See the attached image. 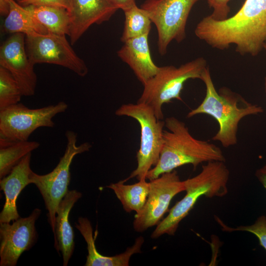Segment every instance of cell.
<instances>
[{
  "mask_svg": "<svg viewBox=\"0 0 266 266\" xmlns=\"http://www.w3.org/2000/svg\"><path fill=\"white\" fill-rule=\"evenodd\" d=\"M195 35L219 50L235 46L242 55H257L266 43V0H245L233 15L222 21L209 16L197 24Z\"/></svg>",
  "mask_w": 266,
  "mask_h": 266,
  "instance_id": "6da1fadb",
  "label": "cell"
},
{
  "mask_svg": "<svg viewBox=\"0 0 266 266\" xmlns=\"http://www.w3.org/2000/svg\"><path fill=\"white\" fill-rule=\"evenodd\" d=\"M164 130L163 144L157 164L147 173L149 181L186 165L195 169L199 165L211 161L225 162L221 149L214 144L197 139L182 121L174 116L167 117Z\"/></svg>",
  "mask_w": 266,
  "mask_h": 266,
  "instance_id": "7a4b0ae2",
  "label": "cell"
},
{
  "mask_svg": "<svg viewBox=\"0 0 266 266\" xmlns=\"http://www.w3.org/2000/svg\"><path fill=\"white\" fill-rule=\"evenodd\" d=\"M200 80L206 87L205 96L198 107L188 112L187 117L199 114L212 117L217 122L219 130L212 139L226 148L236 145L241 120L246 116L263 113V107L248 102L227 88L223 87L217 91L208 66L202 73Z\"/></svg>",
  "mask_w": 266,
  "mask_h": 266,
  "instance_id": "3957f363",
  "label": "cell"
},
{
  "mask_svg": "<svg viewBox=\"0 0 266 266\" xmlns=\"http://www.w3.org/2000/svg\"><path fill=\"white\" fill-rule=\"evenodd\" d=\"M229 178L230 171L225 162L211 161L202 165L199 174L184 180L185 195L157 225L151 237L156 239L166 234L174 235L179 223L189 214L199 198L223 197L228 194Z\"/></svg>",
  "mask_w": 266,
  "mask_h": 266,
  "instance_id": "277c9868",
  "label": "cell"
},
{
  "mask_svg": "<svg viewBox=\"0 0 266 266\" xmlns=\"http://www.w3.org/2000/svg\"><path fill=\"white\" fill-rule=\"evenodd\" d=\"M203 57L184 64L179 67L166 66H159L157 73L144 85L137 103L145 104L154 111L157 118L164 119L162 106L172 100L182 101L181 91L185 83L189 79H201L207 67Z\"/></svg>",
  "mask_w": 266,
  "mask_h": 266,
  "instance_id": "5b68a950",
  "label": "cell"
},
{
  "mask_svg": "<svg viewBox=\"0 0 266 266\" xmlns=\"http://www.w3.org/2000/svg\"><path fill=\"white\" fill-rule=\"evenodd\" d=\"M119 116H127L135 120L140 128V147L136 153L137 166L123 181L135 178L146 180L148 172L158 163L163 144L165 122L157 118L153 110L141 103L121 105L115 111Z\"/></svg>",
  "mask_w": 266,
  "mask_h": 266,
  "instance_id": "8992f818",
  "label": "cell"
},
{
  "mask_svg": "<svg viewBox=\"0 0 266 266\" xmlns=\"http://www.w3.org/2000/svg\"><path fill=\"white\" fill-rule=\"evenodd\" d=\"M65 135L67 143L65 153L53 170L44 175L32 170L30 176L31 183L36 186L42 196L54 239L56 211L59 203L68 191L72 161L76 155L88 151L92 147L88 142L77 145V133L72 131H67Z\"/></svg>",
  "mask_w": 266,
  "mask_h": 266,
  "instance_id": "52a82bcc",
  "label": "cell"
},
{
  "mask_svg": "<svg viewBox=\"0 0 266 266\" xmlns=\"http://www.w3.org/2000/svg\"><path fill=\"white\" fill-rule=\"evenodd\" d=\"M67 107V103L63 101L35 109L19 102L0 110V148L28 140L39 128L54 127L53 118L66 111Z\"/></svg>",
  "mask_w": 266,
  "mask_h": 266,
  "instance_id": "ba28073f",
  "label": "cell"
},
{
  "mask_svg": "<svg viewBox=\"0 0 266 266\" xmlns=\"http://www.w3.org/2000/svg\"><path fill=\"white\" fill-rule=\"evenodd\" d=\"M198 0H146L141 5L157 28L160 55L166 53L172 40L180 43L185 38L189 14Z\"/></svg>",
  "mask_w": 266,
  "mask_h": 266,
  "instance_id": "9c48e42d",
  "label": "cell"
},
{
  "mask_svg": "<svg viewBox=\"0 0 266 266\" xmlns=\"http://www.w3.org/2000/svg\"><path fill=\"white\" fill-rule=\"evenodd\" d=\"M25 47L34 65L39 63L59 65L81 77L88 72L85 62L76 54L65 35L48 32L45 34L25 35Z\"/></svg>",
  "mask_w": 266,
  "mask_h": 266,
  "instance_id": "30bf717a",
  "label": "cell"
},
{
  "mask_svg": "<svg viewBox=\"0 0 266 266\" xmlns=\"http://www.w3.org/2000/svg\"><path fill=\"white\" fill-rule=\"evenodd\" d=\"M150 190L142 209L134 216L133 227L135 231L142 233L157 225L168 211L172 199L185 191L184 181L180 180L174 170L149 181Z\"/></svg>",
  "mask_w": 266,
  "mask_h": 266,
  "instance_id": "8fae6325",
  "label": "cell"
},
{
  "mask_svg": "<svg viewBox=\"0 0 266 266\" xmlns=\"http://www.w3.org/2000/svg\"><path fill=\"white\" fill-rule=\"evenodd\" d=\"M35 208L27 217L12 223H0V266H15L22 254L29 250L37 240L35 224L41 214Z\"/></svg>",
  "mask_w": 266,
  "mask_h": 266,
  "instance_id": "7c38bea8",
  "label": "cell"
},
{
  "mask_svg": "<svg viewBox=\"0 0 266 266\" xmlns=\"http://www.w3.org/2000/svg\"><path fill=\"white\" fill-rule=\"evenodd\" d=\"M25 47V35L12 34L0 48V66L6 69L18 82L23 95H34L37 76Z\"/></svg>",
  "mask_w": 266,
  "mask_h": 266,
  "instance_id": "4fadbf2b",
  "label": "cell"
},
{
  "mask_svg": "<svg viewBox=\"0 0 266 266\" xmlns=\"http://www.w3.org/2000/svg\"><path fill=\"white\" fill-rule=\"evenodd\" d=\"M118 10L107 0H71V44H75L92 25L108 21Z\"/></svg>",
  "mask_w": 266,
  "mask_h": 266,
  "instance_id": "5bb4252c",
  "label": "cell"
},
{
  "mask_svg": "<svg viewBox=\"0 0 266 266\" xmlns=\"http://www.w3.org/2000/svg\"><path fill=\"white\" fill-rule=\"evenodd\" d=\"M31 156L32 153L25 156L8 174L0 179V189L4 194L5 202L0 213V223H10L20 217L16 201L22 191L31 184Z\"/></svg>",
  "mask_w": 266,
  "mask_h": 266,
  "instance_id": "9a60e30c",
  "label": "cell"
},
{
  "mask_svg": "<svg viewBox=\"0 0 266 266\" xmlns=\"http://www.w3.org/2000/svg\"><path fill=\"white\" fill-rule=\"evenodd\" d=\"M148 36L149 34H147L129 39L117 52L118 56L130 66L143 85L159 69L152 59Z\"/></svg>",
  "mask_w": 266,
  "mask_h": 266,
  "instance_id": "2e32d148",
  "label": "cell"
},
{
  "mask_svg": "<svg viewBox=\"0 0 266 266\" xmlns=\"http://www.w3.org/2000/svg\"><path fill=\"white\" fill-rule=\"evenodd\" d=\"M75 226L80 232L87 243L88 255L85 266H128L131 257L141 253V248L144 239L142 236L137 237L134 243L122 253L113 256L102 255L98 251L95 245L91 222L86 217L78 219Z\"/></svg>",
  "mask_w": 266,
  "mask_h": 266,
  "instance_id": "e0dca14e",
  "label": "cell"
},
{
  "mask_svg": "<svg viewBox=\"0 0 266 266\" xmlns=\"http://www.w3.org/2000/svg\"><path fill=\"white\" fill-rule=\"evenodd\" d=\"M81 197L82 193L77 190H68L59 203L56 211L54 246L58 253L61 251L64 266L68 265L75 246L74 232L69 223V215Z\"/></svg>",
  "mask_w": 266,
  "mask_h": 266,
  "instance_id": "ac0fdd59",
  "label": "cell"
},
{
  "mask_svg": "<svg viewBox=\"0 0 266 266\" xmlns=\"http://www.w3.org/2000/svg\"><path fill=\"white\" fill-rule=\"evenodd\" d=\"M9 12L3 24V30L7 33H22L25 35L45 34L47 30L14 0H9Z\"/></svg>",
  "mask_w": 266,
  "mask_h": 266,
  "instance_id": "d6986e66",
  "label": "cell"
},
{
  "mask_svg": "<svg viewBox=\"0 0 266 266\" xmlns=\"http://www.w3.org/2000/svg\"><path fill=\"white\" fill-rule=\"evenodd\" d=\"M24 7L48 32L69 36L70 16L67 9L61 7L33 5Z\"/></svg>",
  "mask_w": 266,
  "mask_h": 266,
  "instance_id": "ffe728a7",
  "label": "cell"
},
{
  "mask_svg": "<svg viewBox=\"0 0 266 266\" xmlns=\"http://www.w3.org/2000/svg\"><path fill=\"white\" fill-rule=\"evenodd\" d=\"M123 180L111 183L106 187L113 191L121 202L124 210L128 213L140 211L143 208L150 190V182L146 180L130 185Z\"/></svg>",
  "mask_w": 266,
  "mask_h": 266,
  "instance_id": "44dd1931",
  "label": "cell"
},
{
  "mask_svg": "<svg viewBox=\"0 0 266 266\" xmlns=\"http://www.w3.org/2000/svg\"><path fill=\"white\" fill-rule=\"evenodd\" d=\"M125 21L120 39L122 42L149 34L152 21L147 13L136 4L123 11Z\"/></svg>",
  "mask_w": 266,
  "mask_h": 266,
  "instance_id": "7402d4cb",
  "label": "cell"
},
{
  "mask_svg": "<svg viewBox=\"0 0 266 266\" xmlns=\"http://www.w3.org/2000/svg\"><path fill=\"white\" fill-rule=\"evenodd\" d=\"M40 146L35 141H20L0 148V179L8 174L27 154Z\"/></svg>",
  "mask_w": 266,
  "mask_h": 266,
  "instance_id": "603a6c76",
  "label": "cell"
},
{
  "mask_svg": "<svg viewBox=\"0 0 266 266\" xmlns=\"http://www.w3.org/2000/svg\"><path fill=\"white\" fill-rule=\"evenodd\" d=\"M23 96L19 85L12 75L0 66V110L19 103Z\"/></svg>",
  "mask_w": 266,
  "mask_h": 266,
  "instance_id": "cb8c5ba5",
  "label": "cell"
},
{
  "mask_svg": "<svg viewBox=\"0 0 266 266\" xmlns=\"http://www.w3.org/2000/svg\"><path fill=\"white\" fill-rule=\"evenodd\" d=\"M216 221L221 226V229L226 232L235 231L247 232L255 235L258 239L260 245L266 251V216L258 217L255 222L250 225L239 226L235 228L228 226L217 216L215 217Z\"/></svg>",
  "mask_w": 266,
  "mask_h": 266,
  "instance_id": "d4e9b609",
  "label": "cell"
},
{
  "mask_svg": "<svg viewBox=\"0 0 266 266\" xmlns=\"http://www.w3.org/2000/svg\"><path fill=\"white\" fill-rule=\"evenodd\" d=\"M210 7L213 8V12L209 15L212 19L222 21L228 18L230 12L229 2L231 0H205Z\"/></svg>",
  "mask_w": 266,
  "mask_h": 266,
  "instance_id": "484cf974",
  "label": "cell"
},
{
  "mask_svg": "<svg viewBox=\"0 0 266 266\" xmlns=\"http://www.w3.org/2000/svg\"><path fill=\"white\" fill-rule=\"evenodd\" d=\"M18 3L24 7L33 5L64 8L69 12L71 6V0H21Z\"/></svg>",
  "mask_w": 266,
  "mask_h": 266,
  "instance_id": "4316f807",
  "label": "cell"
},
{
  "mask_svg": "<svg viewBox=\"0 0 266 266\" xmlns=\"http://www.w3.org/2000/svg\"><path fill=\"white\" fill-rule=\"evenodd\" d=\"M111 4L123 11L136 4L135 0H107Z\"/></svg>",
  "mask_w": 266,
  "mask_h": 266,
  "instance_id": "83f0119b",
  "label": "cell"
},
{
  "mask_svg": "<svg viewBox=\"0 0 266 266\" xmlns=\"http://www.w3.org/2000/svg\"><path fill=\"white\" fill-rule=\"evenodd\" d=\"M9 0H0V13L2 16H7L9 12Z\"/></svg>",
  "mask_w": 266,
  "mask_h": 266,
  "instance_id": "f1b7e54d",
  "label": "cell"
},
{
  "mask_svg": "<svg viewBox=\"0 0 266 266\" xmlns=\"http://www.w3.org/2000/svg\"><path fill=\"white\" fill-rule=\"evenodd\" d=\"M256 176L259 182L266 190V172L259 169L256 172Z\"/></svg>",
  "mask_w": 266,
  "mask_h": 266,
  "instance_id": "f546056e",
  "label": "cell"
},
{
  "mask_svg": "<svg viewBox=\"0 0 266 266\" xmlns=\"http://www.w3.org/2000/svg\"><path fill=\"white\" fill-rule=\"evenodd\" d=\"M260 169L262 171L266 172V164L264 166H263L262 167L260 168Z\"/></svg>",
  "mask_w": 266,
  "mask_h": 266,
  "instance_id": "4dcf8cb0",
  "label": "cell"
},
{
  "mask_svg": "<svg viewBox=\"0 0 266 266\" xmlns=\"http://www.w3.org/2000/svg\"><path fill=\"white\" fill-rule=\"evenodd\" d=\"M265 93H266V77L265 78Z\"/></svg>",
  "mask_w": 266,
  "mask_h": 266,
  "instance_id": "1f68e13d",
  "label": "cell"
},
{
  "mask_svg": "<svg viewBox=\"0 0 266 266\" xmlns=\"http://www.w3.org/2000/svg\"><path fill=\"white\" fill-rule=\"evenodd\" d=\"M263 49H264L266 51V43L264 45Z\"/></svg>",
  "mask_w": 266,
  "mask_h": 266,
  "instance_id": "d6a6232c",
  "label": "cell"
},
{
  "mask_svg": "<svg viewBox=\"0 0 266 266\" xmlns=\"http://www.w3.org/2000/svg\"><path fill=\"white\" fill-rule=\"evenodd\" d=\"M14 0L18 2L19 1H21V0Z\"/></svg>",
  "mask_w": 266,
  "mask_h": 266,
  "instance_id": "836d02e7",
  "label": "cell"
}]
</instances>
